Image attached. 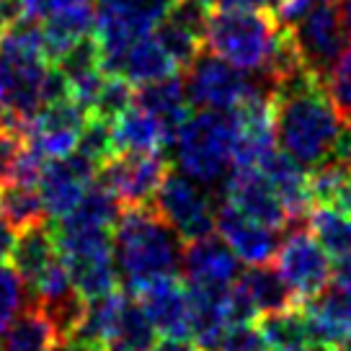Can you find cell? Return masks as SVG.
<instances>
[{
	"label": "cell",
	"mask_w": 351,
	"mask_h": 351,
	"mask_svg": "<svg viewBox=\"0 0 351 351\" xmlns=\"http://www.w3.org/2000/svg\"><path fill=\"white\" fill-rule=\"evenodd\" d=\"M274 114L276 143L305 168L328 160L346 121L326 80L310 67L276 88Z\"/></svg>",
	"instance_id": "6da1fadb"
},
{
	"label": "cell",
	"mask_w": 351,
	"mask_h": 351,
	"mask_svg": "<svg viewBox=\"0 0 351 351\" xmlns=\"http://www.w3.org/2000/svg\"><path fill=\"white\" fill-rule=\"evenodd\" d=\"M184 241L153 207L121 209L114 225V256L127 292H140L165 276H181Z\"/></svg>",
	"instance_id": "7a4b0ae2"
},
{
	"label": "cell",
	"mask_w": 351,
	"mask_h": 351,
	"mask_svg": "<svg viewBox=\"0 0 351 351\" xmlns=\"http://www.w3.org/2000/svg\"><path fill=\"white\" fill-rule=\"evenodd\" d=\"M235 150V117L232 111H194L173 143L176 165L181 173L207 189L225 184Z\"/></svg>",
	"instance_id": "3957f363"
},
{
	"label": "cell",
	"mask_w": 351,
	"mask_h": 351,
	"mask_svg": "<svg viewBox=\"0 0 351 351\" xmlns=\"http://www.w3.org/2000/svg\"><path fill=\"white\" fill-rule=\"evenodd\" d=\"M52 230L73 287L86 302L119 289L121 276L114 256V230L75 228L65 222H52Z\"/></svg>",
	"instance_id": "277c9868"
},
{
	"label": "cell",
	"mask_w": 351,
	"mask_h": 351,
	"mask_svg": "<svg viewBox=\"0 0 351 351\" xmlns=\"http://www.w3.org/2000/svg\"><path fill=\"white\" fill-rule=\"evenodd\" d=\"M279 32L271 11H212L204 44L212 55L245 73L261 70Z\"/></svg>",
	"instance_id": "5b68a950"
},
{
	"label": "cell",
	"mask_w": 351,
	"mask_h": 351,
	"mask_svg": "<svg viewBox=\"0 0 351 351\" xmlns=\"http://www.w3.org/2000/svg\"><path fill=\"white\" fill-rule=\"evenodd\" d=\"M173 0H96L93 36L101 47L104 73L114 75L124 52L158 29Z\"/></svg>",
	"instance_id": "8992f818"
},
{
	"label": "cell",
	"mask_w": 351,
	"mask_h": 351,
	"mask_svg": "<svg viewBox=\"0 0 351 351\" xmlns=\"http://www.w3.org/2000/svg\"><path fill=\"white\" fill-rule=\"evenodd\" d=\"M217 204L219 199L212 194V189L189 178L186 173H176L173 168L165 176L153 202V207L184 243L217 232Z\"/></svg>",
	"instance_id": "52a82bcc"
},
{
	"label": "cell",
	"mask_w": 351,
	"mask_h": 351,
	"mask_svg": "<svg viewBox=\"0 0 351 351\" xmlns=\"http://www.w3.org/2000/svg\"><path fill=\"white\" fill-rule=\"evenodd\" d=\"M274 269L292 289L297 305L318 297L333 282L330 256L323 251L318 238L313 235L307 222H292L287 228L285 241L279 243Z\"/></svg>",
	"instance_id": "ba28073f"
},
{
	"label": "cell",
	"mask_w": 351,
	"mask_h": 351,
	"mask_svg": "<svg viewBox=\"0 0 351 351\" xmlns=\"http://www.w3.org/2000/svg\"><path fill=\"white\" fill-rule=\"evenodd\" d=\"M171 173V160L165 150L155 153H117L99 168V184L109 189L121 207H147L165 176Z\"/></svg>",
	"instance_id": "9c48e42d"
},
{
	"label": "cell",
	"mask_w": 351,
	"mask_h": 351,
	"mask_svg": "<svg viewBox=\"0 0 351 351\" xmlns=\"http://www.w3.org/2000/svg\"><path fill=\"white\" fill-rule=\"evenodd\" d=\"M232 117H235L232 165H258L266 158V153L274 150V90L261 83H253L245 99L232 109Z\"/></svg>",
	"instance_id": "30bf717a"
},
{
	"label": "cell",
	"mask_w": 351,
	"mask_h": 351,
	"mask_svg": "<svg viewBox=\"0 0 351 351\" xmlns=\"http://www.w3.org/2000/svg\"><path fill=\"white\" fill-rule=\"evenodd\" d=\"M189 101L197 109L232 111L253 88L245 70L225 62L212 52H202L197 62L184 73Z\"/></svg>",
	"instance_id": "8fae6325"
},
{
	"label": "cell",
	"mask_w": 351,
	"mask_h": 351,
	"mask_svg": "<svg viewBox=\"0 0 351 351\" xmlns=\"http://www.w3.org/2000/svg\"><path fill=\"white\" fill-rule=\"evenodd\" d=\"M86 121L88 111L83 106H77L73 99L44 104L23 127L26 145L34 147L36 153H42L47 160L67 158V155L75 153Z\"/></svg>",
	"instance_id": "7c38bea8"
},
{
	"label": "cell",
	"mask_w": 351,
	"mask_h": 351,
	"mask_svg": "<svg viewBox=\"0 0 351 351\" xmlns=\"http://www.w3.org/2000/svg\"><path fill=\"white\" fill-rule=\"evenodd\" d=\"M219 199L230 202L245 217L256 219L276 232L289 228V215L285 204L258 165H232Z\"/></svg>",
	"instance_id": "4fadbf2b"
},
{
	"label": "cell",
	"mask_w": 351,
	"mask_h": 351,
	"mask_svg": "<svg viewBox=\"0 0 351 351\" xmlns=\"http://www.w3.org/2000/svg\"><path fill=\"white\" fill-rule=\"evenodd\" d=\"M297 34V42L302 47V55L307 60V67L315 70L323 80L328 77L330 67L346 49V32L341 21L339 0H323L302 21L292 26Z\"/></svg>",
	"instance_id": "5bb4252c"
},
{
	"label": "cell",
	"mask_w": 351,
	"mask_h": 351,
	"mask_svg": "<svg viewBox=\"0 0 351 351\" xmlns=\"http://www.w3.org/2000/svg\"><path fill=\"white\" fill-rule=\"evenodd\" d=\"M96 176L99 165H93L80 153L47 160L39 178V197L44 202L47 217H67L80 204V199L86 197L88 189L96 184Z\"/></svg>",
	"instance_id": "9a60e30c"
},
{
	"label": "cell",
	"mask_w": 351,
	"mask_h": 351,
	"mask_svg": "<svg viewBox=\"0 0 351 351\" xmlns=\"http://www.w3.org/2000/svg\"><path fill=\"white\" fill-rule=\"evenodd\" d=\"M217 232L219 238L232 248V253L248 266L271 263L279 251V235L256 219L245 217L232 207L230 202L219 199L217 204Z\"/></svg>",
	"instance_id": "2e32d148"
},
{
	"label": "cell",
	"mask_w": 351,
	"mask_h": 351,
	"mask_svg": "<svg viewBox=\"0 0 351 351\" xmlns=\"http://www.w3.org/2000/svg\"><path fill=\"white\" fill-rule=\"evenodd\" d=\"M238 256L228 243L217 235H207L199 241L184 243L181 253V276L186 285L230 287L241 276Z\"/></svg>",
	"instance_id": "e0dca14e"
},
{
	"label": "cell",
	"mask_w": 351,
	"mask_h": 351,
	"mask_svg": "<svg viewBox=\"0 0 351 351\" xmlns=\"http://www.w3.org/2000/svg\"><path fill=\"white\" fill-rule=\"evenodd\" d=\"M232 287V285H230ZM230 287L186 285L191 341L199 351H219L230 326Z\"/></svg>",
	"instance_id": "ac0fdd59"
},
{
	"label": "cell",
	"mask_w": 351,
	"mask_h": 351,
	"mask_svg": "<svg viewBox=\"0 0 351 351\" xmlns=\"http://www.w3.org/2000/svg\"><path fill=\"white\" fill-rule=\"evenodd\" d=\"M132 295V292H130ZM140 300L147 318L153 320L155 330L163 336H178L189 339L191 336V323H189V289L184 276H165L153 285L143 287L134 292Z\"/></svg>",
	"instance_id": "d6986e66"
},
{
	"label": "cell",
	"mask_w": 351,
	"mask_h": 351,
	"mask_svg": "<svg viewBox=\"0 0 351 351\" xmlns=\"http://www.w3.org/2000/svg\"><path fill=\"white\" fill-rule=\"evenodd\" d=\"M258 168L271 181L274 191L282 199L287 215H289V225L292 222H307L310 212L315 207V199L310 191V168H305L300 160L285 153L282 147L279 150L274 147L271 153H266Z\"/></svg>",
	"instance_id": "ffe728a7"
},
{
	"label": "cell",
	"mask_w": 351,
	"mask_h": 351,
	"mask_svg": "<svg viewBox=\"0 0 351 351\" xmlns=\"http://www.w3.org/2000/svg\"><path fill=\"white\" fill-rule=\"evenodd\" d=\"M134 104L145 109L163 132L165 150L173 147L178 132L184 130V124L189 121V117L194 114L191 111V101H189L186 86H184V77H165L150 86L134 88Z\"/></svg>",
	"instance_id": "44dd1931"
},
{
	"label": "cell",
	"mask_w": 351,
	"mask_h": 351,
	"mask_svg": "<svg viewBox=\"0 0 351 351\" xmlns=\"http://www.w3.org/2000/svg\"><path fill=\"white\" fill-rule=\"evenodd\" d=\"M302 310L313 343L336 346L346 333H351V287L333 282L318 297L307 300Z\"/></svg>",
	"instance_id": "7402d4cb"
},
{
	"label": "cell",
	"mask_w": 351,
	"mask_h": 351,
	"mask_svg": "<svg viewBox=\"0 0 351 351\" xmlns=\"http://www.w3.org/2000/svg\"><path fill=\"white\" fill-rule=\"evenodd\" d=\"M60 248L55 241V230L49 222H39L32 228H23L16 235L11 253V266L16 274L21 276L26 292L42 279L57 261H60Z\"/></svg>",
	"instance_id": "603a6c76"
},
{
	"label": "cell",
	"mask_w": 351,
	"mask_h": 351,
	"mask_svg": "<svg viewBox=\"0 0 351 351\" xmlns=\"http://www.w3.org/2000/svg\"><path fill=\"white\" fill-rule=\"evenodd\" d=\"M62 343V333L39 302L26 300L21 313L13 318L3 336L0 351H55Z\"/></svg>",
	"instance_id": "cb8c5ba5"
},
{
	"label": "cell",
	"mask_w": 351,
	"mask_h": 351,
	"mask_svg": "<svg viewBox=\"0 0 351 351\" xmlns=\"http://www.w3.org/2000/svg\"><path fill=\"white\" fill-rule=\"evenodd\" d=\"M178 73L181 70L171 60V55L163 49V44L150 34V36H143L140 42H134L124 52L114 75H121L124 80H130L132 86L140 88L158 83V80H165V77H173Z\"/></svg>",
	"instance_id": "d4e9b609"
},
{
	"label": "cell",
	"mask_w": 351,
	"mask_h": 351,
	"mask_svg": "<svg viewBox=\"0 0 351 351\" xmlns=\"http://www.w3.org/2000/svg\"><path fill=\"white\" fill-rule=\"evenodd\" d=\"M124 302H127V289L124 287H119L117 292L99 297V300H90L86 305L80 326L70 339L77 341V343H86L96 351H109V343L117 333V326H119Z\"/></svg>",
	"instance_id": "484cf974"
},
{
	"label": "cell",
	"mask_w": 351,
	"mask_h": 351,
	"mask_svg": "<svg viewBox=\"0 0 351 351\" xmlns=\"http://www.w3.org/2000/svg\"><path fill=\"white\" fill-rule=\"evenodd\" d=\"M241 287L248 292L251 302L256 305L258 315H271V313H282L289 307H297V300L287 282L279 276L274 266L263 263V266H251L238 276Z\"/></svg>",
	"instance_id": "4316f807"
},
{
	"label": "cell",
	"mask_w": 351,
	"mask_h": 351,
	"mask_svg": "<svg viewBox=\"0 0 351 351\" xmlns=\"http://www.w3.org/2000/svg\"><path fill=\"white\" fill-rule=\"evenodd\" d=\"M111 132H114L117 153H155V150H165L163 132L158 127V121L145 109H140L137 104H132L119 119L111 121Z\"/></svg>",
	"instance_id": "83f0119b"
},
{
	"label": "cell",
	"mask_w": 351,
	"mask_h": 351,
	"mask_svg": "<svg viewBox=\"0 0 351 351\" xmlns=\"http://www.w3.org/2000/svg\"><path fill=\"white\" fill-rule=\"evenodd\" d=\"M256 328L261 330V336L271 346V351H300L305 349L307 343H313L302 305L282 310V313H271V315H261Z\"/></svg>",
	"instance_id": "f1b7e54d"
},
{
	"label": "cell",
	"mask_w": 351,
	"mask_h": 351,
	"mask_svg": "<svg viewBox=\"0 0 351 351\" xmlns=\"http://www.w3.org/2000/svg\"><path fill=\"white\" fill-rule=\"evenodd\" d=\"M121 209L124 207H121L119 199L114 197L104 184H99V178H96V184L88 189L86 197L80 199V204L67 217L55 219V222H65V225H75V228H106V230H114Z\"/></svg>",
	"instance_id": "f546056e"
},
{
	"label": "cell",
	"mask_w": 351,
	"mask_h": 351,
	"mask_svg": "<svg viewBox=\"0 0 351 351\" xmlns=\"http://www.w3.org/2000/svg\"><path fill=\"white\" fill-rule=\"evenodd\" d=\"M0 215L11 222L16 232L47 222V209L39 197V186H23L13 181L0 184Z\"/></svg>",
	"instance_id": "4dcf8cb0"
},
{
	"label": "cell",
	"mask_w": 351,
	"mask_h": 351,
	"mask_svg": "<svg viewBox=\"0 0 351 351\" xmlns=\"http://www.w3.org/2000/svg\"><path fill=\"white\" fill-rule=\"evenodd\" d=\"M155 326L143 310L140 300L127 292V302L121 310L117 333L109 343V351H153Z\"/></svg>",
	"instance_id": "1f68e13d"
},
{
	"label": "cell",
	"mask_w": 351,
	"mask_h": 351,
	"mask_svg": "<svg viewBox=\"0 0 351 351\" xmlns=\"http://www.w3.org/2000/svg\"><path fill=\"white\" fill-rule=\"evenodd\" d=\"M307 225L330 258L341 261L351 256V215L333 207H313Z\"/></svg>",
	"instance_id": "d6a6232c"
},
{
	"label": "cell",
	"mask_w": 351,
	"mask_h": 351,
	"mask_svg": "<svg viewBox=\"0 0 351 351\" xmlns=\"http://www.w3.org/2000/svg\"><path fill=\"white\" fill-rule=\"evenodd\" d=\"M75 153L88 158L90 163L99 165V168L106 163V160H111V158L117 155L111 121L88 114V121H86V127H83V132H80V140H77Z\"/></svg>",
	"instance_id": "836d02e7"
},
{
	"label": "cell",
	"mask_w": 351,
	"mask_h": 351,
	"mask_svg": "<svg viewBox=\"0 0 351 351\" xmlns=\"http://www.w3.org/2000/svg\"><path fill=\"white\" fill-rule=\"evenodd\" d=\"M132 104H134V86L130 80H124L121 75H106L90 114L106 121H117Z\"/></svg>",
	"instance_id": "e575fe53"
},
{
	"label": "cell",
	"mask_w": 351,
	"mask_h": 351,
	"mask_svg": "<svg viewBox=\"0 0 351 351\" xmlns=\"http://www.w3.org/2000/svg\"><path fill=\"white\" fill-rule=\"evenodd\" d=\"M23 297H26V287H23L21 276L16 274L13 266L0 263V341L13 323V318L21 313Z\"/></svg>",
	"instance_id": "d590c367"
},
{
	"label": "cell",
	"mask_w": 351,
	"mask_h": 351,
	"mask_svg": "<svg viewBox=\"0 0 351 351\" xmlns=\"http://www.w3.org/2000/svg\"><path fill=\"white\" fill-rule=\"evenodd\" d=\"M326 86H328L330 96H333L341 114L346 119H351V47L343 49V55L336 60V65L330 67Z\"/></svg>",
	"instance_id": "8d00e7d4"
},
{
	"label": "cell",
	"mask_w": 351,
	"mask_h": 351,
	"mask_svg": "<svg viewBox=\"0 0 351 351\" xmlns=\"http://www.w3.org/2000/svg\"><path fill=\"white\" fill-rule=\"evenodd\" d=\"M26 147V134L21 127H5L0 130V184L11 178L13 168Z\"/></svg>",
	"instance_id": "74e56055"
},
{
	"label": "cell",
	"mask_w": 351,
	"mask_h": 351,
	"mask_svg": "<svg viewBox=\"0 0 351 351\" xmlns=\"http://www.w3.org/2000/svg\"><path fill=\"white\" fill-rule=\"evenodd\" d=\"M219 351H271V346L266 343V339L261 336V330L253 326H238L230 328L228 336L222 341Z\"/></svg>",
	"instance_id": "f35d334b"
},
{
	"label": "cell",
	"mask_w": 351,
	"mask_h": 351,
	"mask_svg": "<svg viewBox=\"0 0 351 351\" xmlns=\"http://www.w3.org/2000/svg\"><path fill=\"white\" fill-rule=\"evenodd\" d=\"M23 0H0V36L23 19Z\"/></svg>",
	"instance_id": "ab89813d"
},
{
	"label": "cell",
	"mask_w": 351,
	"mask_h": 351,
	"mask_svg": "<svg viewBox=\"0 0 351 351\" xmlns=\"http://www.w3.org/2000/svg\"><path fill=\"white\" fill-rule=\"evenodd\" d=\"M217 11H271L274 0H215Z\"/></svg>",
	"instance_id": "60d3db41"
},
{
	"label": "cell",
	"mask_w": 351,
	"mask_h": 351,
	"mask_svg": "<svg viewBox=\"0 0 351 351\" xmlns=\"http://www.w3.org/2000/svg\"><path fill=\"white\" fill-rule=\"evenodd\" d=\"M16 228H13L8 219L0 215V263L3 261H11V253H13V243H16Z\"/></svg>",
	"instance_id": "b9f144b4"
},
{
	"label": "cell",
	"mask_w": 351,
	"mask_h": 351,
	"mask_svg": "<svg viewBox=\"0 0 351 351\" xmlns=\"http://www.w3.org/2000/svg\"><path fill=\"white\" fill-rule=\"evenodd\" d=\"M153 351H199L197 343L191 339H178V336H163L160 341H155Z\"/></svg>",
	"instance_id": "7bdbcfd3"
},
{
	"label": "cell",
	"mask_w": 351,
	"mask_h": 351,
	"mask_svg": "<svg viewBox=\"0 0 351 351\" xmlns=\"http://www.w3.org/2000/svg\"><path fill=\"white\" fill-rule=\"evenodd\" d=\"M333 282H339L343 287H351V256L341 258L339 266L333 269Z\"/></svg>",
	"instance_id": "ee69618b"
},
{
	"label": "cell",
	"mask_w": 351,
	"mask_h": 351,
	"mask_svg": "<svg viewBox=\"0 0 351 351\" xmlns=\"http://www.w3.org/2000/svg\"><path fill=\"white\" fill-rule=\"evenodd\" d=\"M339 11H341V21H343L346 39L351 42V0H339Z\"/></svg>",
	"instance_id": "f6af8a7d"
},
{
	"label": "cell",
	"mask_w": 351,
	"mask_h": 351,
	"mask_svg": "<svg viewBox=\"0 0 351 351\" xmlns=\"http://www.w3.org/2000/svg\"><path fill=\"white\" fill-rule=\"evenodd\" d=\"M55 351H96V349H90V346H86V343H77V341L67 339V341H62Z\"/></svg>",
	"instance_id": "bcb514c9"
},
{
	"label": "cell",
	"mask_w": 351,
	"mask_h": 351,
	"mask_svg": "<svg viewBox=\"0 0 351 351\" xmlns=\"http://www.w3.org/2000/svg\"><path fill=\"white\" fill-rule=\"evenodd\" d=\"M300 351H336V346H328V343H307L305 349Z\"/></svg>",
	"instance_id": "7dc6e473"
},
{
	"label": "cell",
	"mask_w": 351,
	"mask_h": 351,
	"mask_svg": "<svg viewBox=\"0 0 351 351\" xmlns=\"http://www.w3.org/2000/svg\"><path fill=\"white\" fill-rule=\"evenodd\" d=\"M336 351H351V333H346V336L336 343Z\"/></svg>",
	"instance_id": "c3c4849f"
},
{
	"label": "cell",
	"mask_w": 351,
	"mask_h": 351,
	"mask_svg": "<svg viewBox=\"0 0 351 351\" xmlns=\"http://www.w3.org/2000/svg\"><path fill=\"white\" fill-rule=\"evenodd\" d=\"M204 5H209V8H215V0H202Z\"/></svg>",
	"instance_id": "681fc988"
},
{
	"label": "cell",
	"mask_w": 351,
	"mask_h": 351,
	"mask_svg": "<svg viewBox=\"0 0 351 351\" xmlns=\"http://www.w3.org/2000/svg\"><path fill=\"white\" fill-rule=\"evenodd\" d=\"M349 165H351V158H349Z\"/></svg>",
	"instance_id": "f907efd6"
}]
</instances>
